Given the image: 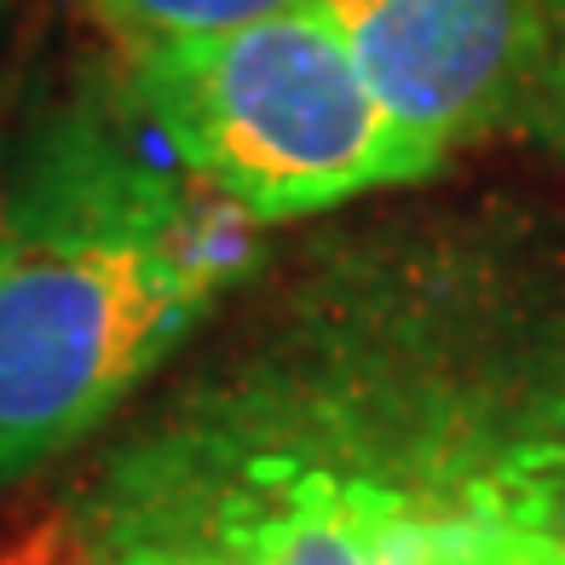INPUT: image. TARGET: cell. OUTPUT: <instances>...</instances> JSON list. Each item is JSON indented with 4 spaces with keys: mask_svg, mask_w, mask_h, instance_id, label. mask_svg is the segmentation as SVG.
Listing matches in <instances>:
<instances>
[{
    "mask_svg": "<svg viewBox=\"0 0 565 565\" xmlns=\"http://www.w3.org/2000/svg\"><path fill=\"white\" fill-rule=\"evenodd\" d=\"M105 565H225V559L209 554L202 543H191L185 531H173V525L121 502V531L110 536Z\"/></svg>",
    "mask_w": 565,
    "mask_h": 565,
    "instance_id": "8992f818",
    "label": "cell"
},
{
    "mask_svg": "<svg viewBox=\"0 0 565 565\" xmlns=\"http://www.w3.org/2000/svg\"><path fill=\"white\" fill-rule=\"evenodd\" d=\"M220 237L93 139L0 209V479L70 450L220 289Z\"/></svg>",
    "mask_w": 565,
    "mask_h": 565,
    "instance_id": "6da1fadb",
    "label": "cell"
},
{
    "mask_svg": "<svg viewBox=\"0 0 565 565\" xmlns=\"http://www.w3.org/2000/svg\"><path fill=\"white\" fill-rule=\"evenodd\" d=\"M121 491L225 565H439L445 536L398 484H381L289 422L237 404L202 445L145 456Z\"/></svg>",
    "mask_w": 565,
    "mask_h": 565,
    "instance_id": "3957f363",
    "label": "cell"
},
{
    "mask_svg": "<svg viewBox=\"0 0 565 565\" xmlns=\"http://www.w3.org/2000/svg\"><path fill=\"white\" fill-rule=\"evenodd\" d=\"M370 93L433 157L531 105L543 0H318Z\"/></svg>",
    "mask_w": 565,
    "mask_h": 565,
    "instance_id": "277c9868",
    "label": "cell"
},
{
    "mask_svg": "<svg viewBox=\"0 0 565 565\" xmlns=\"http://www.w3.org/2000/svg\"><path fill=\"white\" fill-rule=\"evenodd\" d=\"M531 110L565 150V0H543V70L531 87Z\"/></svg>",
    "mask_w": 565,
    "mask_h": 565,
    "instance_id": "52a82bcc",
    "label": "cell"
},
{
    "mask_svg": "<svg viewBox=\"0 0 565 565\" xmlns=\"http://www.w3.org/2000/svg\"><path fill=\"white\" fill-rule=\"evenodd\" d=\"M87 7L139 53V46L231 35V30H248V23H266L282 12H306L318 0H87Z\"/></svg>",
    "mask_w": 565,
    "mask_h": 565,
    "instance_id": "5b68a950",
    "label": "cell"
},
{
    "mask_svg": "<svg viewBox=\"0 0 565 565\" xmlns=\"http://www.w3.org/2000/svg\"><path fill=\"white\" fill-rule=\"evenodd\" d=\"M134 93L179 162L248 220H289L433 173L370 93L323 7L179 46H139Z\"/></svg>",
    "mask_w": 565,
    "mask_h": 565,
    "instance_id": "7a4b0ae2",
    "label": "cell"
}]
</instances>
